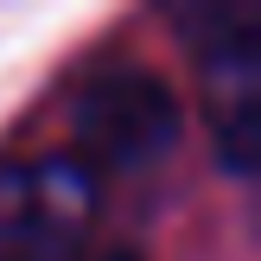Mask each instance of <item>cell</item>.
I'll return each instance as SVG.
<instances>
[{
  "label": "cell",
  "mask_w": 261,
  "mask_h": 261,
  "mask_svg": "<svg viewBox=\"0 0 261 261\" xmlns=\"http://www.w3.org/2000/svg\"><path fill=\"white\" fill-rule=\"evenodd\" d=\"M191 51L204 76V121L229 172H255L261 160V19L242 0L185 13Z\"/></svg>",
  "instance_id": "1"
},
{
  "label": "cell",
  "mask_w": 261,
  "mask_h": 261,
  "mask_svg": "<svg viewBox=\"0 0 261 261\" xmlns=\"http://www.w3.org/2000/svg\"><path fill=\"white\" fill-rule=\"evenodd\" d=\"M70 127H76V166H153L172 153L178 127V96L166 89L160 70L147 64H102L83 89H76V109H70Z\"/></svg>",
  "instance_id": "2"
},
{
  "label": "cell",
  "mask_w": 261,
  "mask_h": 261,
  "mask_svg": "<svg viewBox=\"0 0 261 261\" xmlns=\"http://www.w3.org/2000/svg\"><path fill=\"white\" fill-rule=\"evenodd\" d=\"M96 223V172L76 153L0 166V261H70Z\"/></svg>",
  "instance_id": "3"
},
{
  "label": "cell",
  "mask_w": 261,
  "mask_h": 261,
  "mask_svg": "<svg viewBox=\"0 0 261 261\" xmlns=\"http://www.w3.org/2000/svg\"><path fill=\"white\" fill-rule=\"evenodd\" d=\"M102 261H140V255H127V249H115V255H102Z\"/></svg>",
  "instance_id": "4"
}]
</instances>
